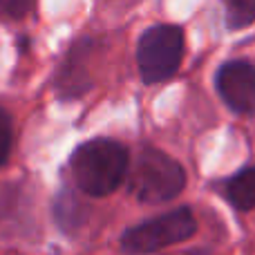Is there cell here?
Here are the masks:
<instances>
[{
  "instance_id": "obj_1",
  "label": "cell",
  "mask_w": 255,
  "mask_h": 255,
  "mask_svg": "<svg viewBox=\"0 0 255 255\" xmlns=\"http://www.w3.org/2000/svg\"><path fill=\"white\" fill-rule=\"evenodd\" d=\"M76 186L90 197L115 193L128 175V150L115 139H92L79 145L70 159Z\"/></svg>"
},
{
  "instance_id": "obj_2",
  "label": "cell",
  "mask_w": 255,
  "mask_h": 255,
  "mask_svg": "<svg viewBox=\"0 0 255 255\" xmlns=\"http://www.w3.org/2000/svg\"><path fill=\"white\" fill-rule=\"evenodd\" d=\"M186 186L179 163L157 148H143L130 172V193L143 204H161L177 197Z\"/></svg>"
},
{
  "instance_id": "obj_3",
  "label": "cell",
  "mask_w": 255,
  "mask_h": 255,
  "mask_svg": "<svg viewBox=\"0 0 255 255\" xmlns=\"http://www.w3.org/2000/svg\"><path fill=\"white\" fill-rule=\"evenodd\" d=\"M197 231V222L190 208H177L166 215L152 217L148 222L128 229L121 235V251L128 255L157 253L172 244L186 242Z\"/></svg>"
},
{
  "instance_id": "obj_4",
  "label": "cell",
  "mask_w": 255,
  "mask_h": 255,
  "mask_svg": "<svg viewBox=\"0 0 255 255\" xmlns=\"http://www.w3.org/2000/svg\"><path fill=\"white\" fill-rule=\"evenodd\" d=\"M184 58V31L175 25L150 27L139 40L136 63L148 85L170 79Z\"/></svg>"
},
{
  "instance_id": "obj_5",
  "label": "cell",
  "mask_w": 255,
  "mask_h": 255,
  "mask_svg": "<svg viewBox=\"0 0 255 255\" xmlns=\"http://www.w3.org/2000/svg\"><path fill=\"white\" fill-rule=\"evenodd\" d=\"M217 92L235 112L255 110V65L231 61L217 72Z\"/></svg>"
},
{
  "instance_id": "obj_6",
  "label": "cell",
  "mask_w": 255,
  "mask_h": 255,
  "mask_svg": "<svg viewBox=\"0 0 255 255\" xmlns=\"http://www.w3.org/2000/svg\"><path fill=\"white\" fill-rule=\"evenodd\" d=\"M90 43L88 38L76 43L74 47L70 49L65 63L58 70V76L54 81L56 85L58 97L63 99H76L90 88V79H88V54H90Z\"/></svg>"
},
{
  "instance_id": "obj_7",
  "label": "cell",
  "mask_w": 255,
  "mask_h": 255,
  "mask_svg": "<svg viewBox=\"0 0 255 255\" xmlns=\"http://www.w3.org/2000/svg\"><path fill=\"white\" fill-rule=\"evenodd\" d=\"M224 195L238 211L255 208V166L231 177L224 184Z\"/></svg>"
},
{
  "instance_id": "obj_8",
  "label": "cell",
  "mask_w": 255,
  "mask_h": 255,
  "mask_svg": "<svg viewBox=\"0 0 255 255\" xmlns=\"http://www.w3.org/2000/svg\"><path fill=\"white\" fill-rule=\"evenodd\" d=\"M224 7L231 29H242L255 22V0H224Z\"/></svg>"
},
{
  "instance_id": "obj_9",
  "label": "cell",
  "mask_w": 255,
  "mask_h": 255,
  "mask_svg": "<svg viewBox=\"0 0 255 255\" xmlns=\"http://www.w3.org/2000/svg\"><path fill=\"white\" fill-rule=\"evenodd\" d=\"M79 217H81V206H79V202H76L74 197H70V195L58 197V202H56V220H58V224H61L63 229L65 231L74 229V226L81 222Z\"/></svg>"
},
{
  "instance_id": "obj_10",
  "label": "cell",
  "mask_w": 255,
  "mask_h": 255,
  "mask_svg": "<svg viewBox=\"0 0 255 255\" xmlns=\"http://www.w3.org/2000/svg\"><path fill=\"white\" fill-rule=\"evenodd\" d=\"M34 9V0H0V16L9 20H20Z\"/></svg>"
},
{
  "instance_id": "obj_11",
  "label": "cell",
  "mask_w": 255,
  "mask_h": 255,
  "mask_svg": "<svg viewBox=\"0 0 255 255\" xmlns=\"http://www.w3.org/2000/svg\"><path fill=\"white\" fill-rule=\"evenodd\" d=\"M11 139H13L11 119H9V115L2 110V108H0V166L4 163L9 150H11Z\"/></svg>"
}]
</instances>
